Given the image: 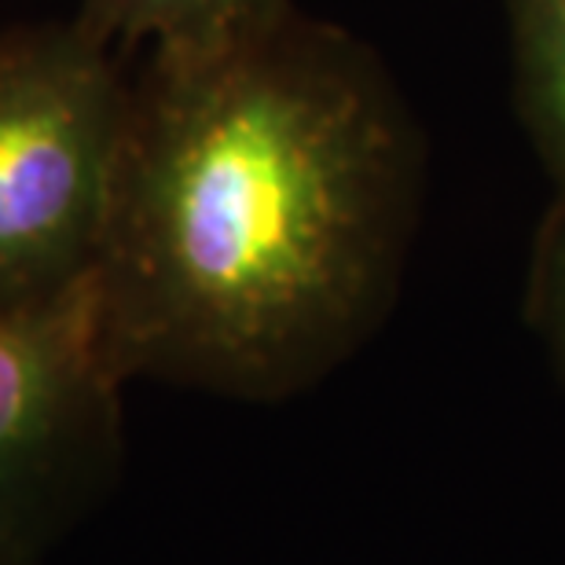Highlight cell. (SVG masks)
Wrapping results in <instances>:
<instances>
[{"label": "cell", "mask_w": 565, "mask_h": 565, "mask_svg": "<svg viewBox=\"0 0 565 565\" xmlns=\"http://www.w3.org/2000/svg\"><path fill=\"white\" fill-rule=\"evenodd\" d=\"M412 191L408 115L349 33L290 8L154 55L93 276L110 367L235 397L312 382L375 320Z\"/></svg>", "instance_id": "obj_1"}, {"label": "cell", "mask_w": 565, "mask_h": 565, "mask_svg": "<svg viewBox=\"0 0 565 565\" xmlns=\"http://www.w3.org/2000/svg\"><path fill=\"white\" fill-rule=\"evenodd\" d=\"M129 96L110 44L77 19L0 41V312L93 282Z\"/></svg>", "instance_id": "obj_2"}, {"label": "cell", "mask_w": 565, "mask_h": 565, "mask_svg": "<svg viewBox=\"0 0 565 565\" xmlns=\"http://www.w3.org/2000/svg\"><path fill=\"white\" fill-rule=\"evenodd\" d=\"M121 390L96 287L0 312V565H49L121 462Z\"/></svg>", "instance_id": "obj_3"}, {"label": "cell", "mask_w": 565, "mask_h": 565, "mask_svg": "<svg viewBox=\"0 0 565 565\" xmlns=\"http://www.w3.org/2000/svg\"><path fill=\"white\" fill-rule=\"evenodd\" d=\"M294 0H82L77 22L99 41H151L154 55L210 52L287 15Z\"/></svg>", "instance_id": "obj_4"}, {"label": "cell", "mask_w": 565, "mask_h": 565, "mask_svg": "<svg viewBox=\"0 0 565 565\" xmlns=\"http://www.w3.org/2000/svg\"><path fill=\"white\" fill-rule=\"evenodd\" d=\"M525 115L565 184V0H518Z\"/></svg>", "instance_id": "obj_5"}, {"label": "cell", "mask_w": 565, "mask_h": 565, "mask_svg": "<svg viewBox=\"0 0 565 565\" xmlns=\"http://www.w3.org/2000/svg\"><path fill=\"white\" fill-rule=\"evenodd\" d=\"M558 309H562V327H565V235L558 243Z\"/></svg>", "instance_id": "obj_6"}]
</instances>
